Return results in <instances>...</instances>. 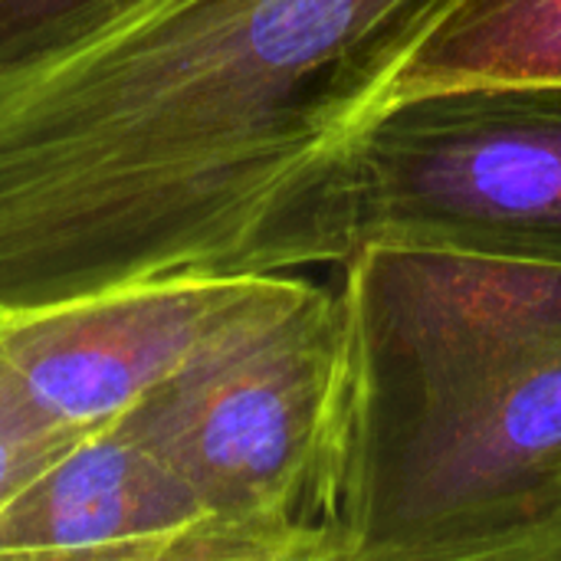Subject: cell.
Masks as SVG:
<instances>
[{"mask_svg": "<svg viewBox=\"0 0 561 561\" xmlns=\"http://www.w3.org/2000/svg\"><path fill=\"white\" fill-rule=\"evenodd\" d=\"M345 319L293 276L122 421L207 513L201 561H345Z\"/></svg>", "mask_w": 561, "mask_h": 561, "instance_id": "6da1fadb", "label": "cell"}, {"mask_svg": "<svg viewBox=\"0 0 561 561\" xmlns=\"http://www.w3.org/2000/svg\"><path fill=\"white\" fill-rule=\"evenodd\" d=\"M368 247L561 263V89H444L358 122L312 178L283 270Z\"/></svg>", "mask_w": 561, "mask_h": 561, "instance_id": "7a4b0ae2", "label": "cell"}, {"mask_svg": "<svg viewBox=\"0 0 561 561\" xmlns=\"http://www.w3.org/2000/svg\"><path fill=\"white\" fill-rule=\"evenodd\" d=\"M561 463V348L345 460V561H510Z\"/></svg>", "mask_w": 561, "mask_h": 561, "instance_id": "3957f363", "label": "cell"}, {"mask_svg": "<svg viewBox=\"0 0 561 561\" xmlns=\"http://www.w3.org/2000/svg\"><path fill=\"white\" fill-rule=\"evenodd\" d=\"M293 276H164L0 309V371L36 421L79 440L115 424L207 342L283 296Z\"/></svg>", "mask_w": 561, "mask_h": 561, "instance_id": "277c9868", "label": "cell"}, {"mask_svg": "<svg viewBox=\"0 0 561 561\" xmlns=\"http://www.w3.org/2000/svg\"><path fill=\"white\" fill-rule=\"evenodd\" d=\"M207 513L122 417L0 506V559L201 561Z\"/></svg>", "mask_w": 561, "mask_h": 561, "instance_id": "5b68a950", "label": "cell"}, {"mask_svg": "<svg viewBox=\"0 0 561 561\" xmlns=\"http://www.w3.org/2000/svg\"><path fill=\"white\" fill-rule=\"evenodd\" d=\"M490 85L561 89V0H444L378 82L368 115L427 92Z\"/></svg>", "mask_w": 561, "mask_h": 561, "instance_id": "8992f818", "label": "cell"}, {"mask_svg": "<svg viewBox=\"0 0 561 561\" xmlns=\"http://www.w3.org/2000/svg\"><path fill=\"white\" fill-rule=\"evenodd\" d=\"M72 444L76 437H62L36 421L0 371V506L56 463Z\"/></svg>", "mask_w": 561, "mask_h": 561, "instance_id": "52a82bcc", "label": "cell"}, {"mask_svg": "<svg viewBox=\"0 0 561 561\" xmlns=\"http://www.w3.org/2000/svg\"><path fill=\"white\" fill-rule=\"evenodd\" d=\"M112 3L118 0H0V66L66 39Z\"/></svg>", "mask_w": 561, "mask_h": 561, "instance_id": "ba28073f", "label": "cell"}, {"mask_svg": "<svg viewBox=\"0 0 561 561\" xmlns=\"http://www.w3.org/2000/svg\"><path fill=\"white\" fill-rule=\"evenodd\" d=\"M510 561H561V463L533 523L516 539Z\"/></svg>", "mask_w": 561, "mask_h": 561, "instance_id": "9c48e42d", "label": "cell"}]
</instances>
